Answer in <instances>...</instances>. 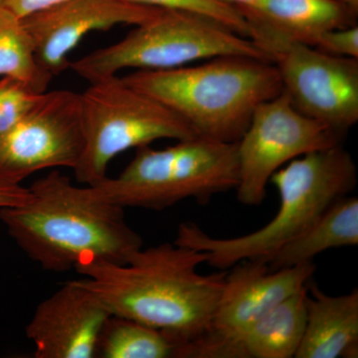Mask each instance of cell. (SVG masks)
Wrapping results in <instances>:
<instances>
[{"mask_svg":"<svg viewBox=\"0 0 358 358\" xmlns=\"http://www.w3.org/2000/svg\"><path fill=\"white\" fill-rule=\"evenodd\" d=\"M207 259L173 242L141 248L124 265L92 262L75 270L110 315L159 329L176 352L208 331L223 291L225 271L199 272Z\"/></svg>","mask_w":358,"mask_h":358,"instance_id":"6da1fadb","label":"cell"},{"mask_svg":"<svg viewBox=\"0 0 358 358\" xmlns=\"http://www.w3.org/2000/svg\"><path fill=\"white\" fill-rule=\"evenodd\" d=\"M31 199L0 209V219L23 252L52 272L106 262L124 265L143 248L140 234L127 223L124 209L77 186L60 171L32 183Z\"/></svg>","mask_w":358,"mask_h":358,"instance_id":"7a4b0ae2","label":"cell"},{"mask_svg":"<svg viewBox=\"0 0 358 358\" xmlns=\"http://www.w3.org/2000/svg\"><path fill=\"white\" fill-rule=\"evenodd\" d=\"M122 78L182 117L197 136L223 143H238L257 108L282 93L274 63L251 56H221Z\"/></svg>","mask_w":358,"mask_h":358,"instance_id":"3957f363","label":"cell"},{"mask_svg":"<svg viewBox=\"0 0 358 358\" xmlns=\"http://www.w3.org/2000/svg\"><path fill=\"white\" fill-rule=\"evenodd\" d=\"M357 166L341 143L294 159L270 182L279 192L275 217L243 236L214 238L195 223L178 226L174 243L206 252L207 262L220 271L246 260L265 262L275 252L308 229L336 200L357 185Z\"/></svg>","mask_w":358,"mask_h":358,"instance_id":"277c9868","label":"cell"},{"mask_svg":"<svg viewBox=\"0 0 358 358\" xmlns=\"http://www.w3.org/2000/svg\"><path fill=\"white\" fill-rule=\"evenodd\" d=\"M239 182L237 143L195 136L162 150L145 145L115 178L94 185L110 203L162 210L185 199L204 204Z\"/></svg>","mask_w":358,"mask_h":358,"instance_id":"5b68a950","label":"cell"},{"mask_svg":"<svg viewBox=\"0 0 358 358\" xmlns=\"http://www.w3.org/2000/svg\"><path fill=\"white\" fill-rule=\"evenodd\" d=\"M229 55L268 60L251 40L217 21L189 11L164 9L117 43L71 61L69 69L94 83L117 76L122 70L174 69Z\"/></svg>","mask_w":358,"mask_h":358,"instance_id":"8992f818","label":"cell"},{"mask_svg":"<svg viewBox=\"0 0 358 358\" xmlns=\"http://www.w3.org/2000/svg\"><path fill=\"white\" fill-rule=\"evenodd\" d=\"M80 106L84 148L73 171L81 185L102 182L110 162L131 148L197 136L182 117L122 77L90 83L80 94Z\"/></svg>","mask_w":358,"mask_h":358,"instance_id":"52a82bcc","label":"cell"},{"mask_svg":"<svg viewBox=\"0 0 358 358\" xmlns=\"http://www.w3.org/2000/svg\"><path fill=\"white\" fill-rule=\"evenodd\" d=\"M324 124L301 114L282 93L261 103L237 143V199L246 206L262 204L271 178L294 159L341 143Z\"/></svg>","mask_w":358,"mask_h":358,"instance_id":"ba28073f","label":"cell"},{"mask_svg":"<svg viewBox=\"0 0 358 358\" xmlns=\"http://www.w3.org/2000/svg\"><path fill=\"white\" fill-rule=\"evenodd\" d=\"M83 148L80 94L46 92L31 112L0 136V178L21 185L44 169H74Z\"/></svg>","mask_w":358,"mask_h":358,"instance_id":"9c48e42d","label":"cell"},{"mask_svg":"<svg viewBox=\"0 0 358 358\" xmlns=\"http://www.w3.org/2000/svg\"><path fill=\"white\" fill-rule=\"evenodd\" d=\"M282 92L294 108L341 138L358 122V59L296 45L274 59Z\"/></svg>","mask_w":358,"mask_h":358,"instance_id":"30bf717a","label":"cell"},{"mask_svg":"<svg viewBox=\"0 0 358 358\" xmlns=\"http://www.w3.org/2000/svg\"><path fill=\"white\" fill-rule=\"evenodd\" d=\"M231 268L208 331L182 346L181 357L197 358L207 346L243 331L307 287L315 272L313 262L273 271L262 261L246 260Z\"/></svg>","mask_w":358,"mask_h":358,"instance_id":"8fae6325","label":"cell"},{"mask_svg":"<svg viewBox=\"0 0 358 358\" xmlns=\"http://www.w3.org/2000/svg\"><path fill=\"white\" fill-rule=\"evenodd\" d=\"M162 10L127 0H64L22 20L40 66L54 78L69 69L70 54L90 33L140 25Z\"/></svg>","mask_w":358,"mask_h":358,"instance_id":"7c38bea8","label":"cell"},{"mask_svg":"<svg viewBox=\"0 0 358 358\" xmlns=\"http://www.w3.org/2000/svg\"><path fill=\"white\" fill-rule=\"evenodd\" d=\"M110 313L81 279L39 303L25 329L36 358H93Z\"/></svg>","mask_w":358,"mask_h":358,"instance_id":"4fadbf2b","label":"cell"},{"mask_svg":"<svg viewBox=\"0 0 358 358\" xmlns=\"http://www.w3.org/2000/svg\"><path fill=\"white\" fill-rule=\"evenodd\" d=\"M237 9L248 38L272 62L291 47H315L324 33L357 25L358 10L339 0H259Z\"/></svg>","mask_w":358,"mask_h":358,"instance_id":"5bb4252c","label":"cell"},{"mask_svg":"<svg viewBox=\"0 0 358 358\" xmlns=\"http://www.w3.org/2000/svg\"><path fill=\"white\" fill-rule=\"evenodd\" d=\"M308 285L243 331L207 346L199 358H293L307 320Z\"/></svg>","mask_w":358,"mask_h":358,"instance_id":"9a60e30c","label":"cell"},{"mask_svg":"<svg viewBox=\"0 0 358 358\" xmlns=\"http://www.w3.org/2000/svg\"><path fill=\"white\" fill-rule=\"evenodd\" d=\"M305 333L296 358L357 357L358 291L329 296L308 284Z\"/></svg>","mask_w":358,"mask_h":358,"instance_id":"2e32d148","label":"cell"},{"mask_svg":"<svg viewBox=\"0 0 358 358\" xmlns=\"http://www.w3.org/2000/svg\"><path fill=\"white\" fill-rule=\"evenodd\" d=\"M358 244V199L343 196L334 201L301 235L284 245L266 261L270 270L313 262L329 249Z\"/></svg>","mask_w":358,"mask_h":358,"instance_id":"e0dca14e","label":"cell"},{"mask_svg":"<svg viewBox=\"0 0 358 358\" xmlns=\"http://www.w3.org/2000/svg\"><path fill=\"white\" fill-rule=\"evenodd\" d=\"M0 77L10 78L44 93L53 77L40 66L22 18L0 3Z\"/></svg>","mask_w":358,"mask_h":358,"instance_id":"ac0fdd59","label":"cell"},{"mask_svg":"<svg viewBox=\"0 0 358 358\" xmlns=\"http://www.w3.org/2000/svg\"><path fill=\"white\" fill-rule=\"evenodd\" d=\"M176 348V343L159 329L110 315L99 336L95 357H173Z\"/></svg>","mask_w":358,"mask_h":358,"instance_id":"d6986e66","label":"cell"},{"mask_svg":"<svg viewBox=\"0 0 358 358\" xmlns=\"http://www.w3.org/2000/svg\"><path fill=\"white\" fill-rule=\"evenodd\" d=\"M140 6L164 10H182L199 13L217 21L233 31L248 38V26L236 7L222 0H127ZM249 39V38H248Z\"/></svg>","mask_w":358,"mask_h":358,"instance_id":"ffe728a7","label":"cell"},{"mask_svg":"<svg viewBox=\"0 0 358 358\" xmlns=\"http://www.w3.org/2000/svg\"><path fill=\"white\" fill-rule=\"evenodd\" d=\"M46 92L36 93L16 80L1 78L0 79V136L13 128L28 113L31 112L43 99Z\"/></svg>","mask_w":358,"mask_h":358,"instance_id":"44dd1931","label":"cell"},{"mask_svg":"<svg viewBox=\"0 0 358 358\" xmlns=\"http://www.w3.org/2000/svg\"><path fill=\"white\" fill-rule=\"evenodd\" d=\"M315 48L336 57L358 59V25L324 33Z\"/></svg>","mask_w":358,"mask_h":358,"instance_id":"7402d4cb","label":"cell"},{"mask_svg":"<svg viewBox=\"0 0 358 358\" xmlns=\"http://www.w3.org/2000/svg\"><path fill=\"white\" fill-rule=\"evenodd\" d=\"M31 199L29 187L0 178V209L20 206Z\"/></svg>","mask_w":358,"mask_h":358,"instance_id":"603a6c76","label":"cell"},{"mask_svg":"<svg viewBox=\"0 0 358 358\" xmlns=\"http://www.w3.org/2000/svg\"><path fill=\"white\" fill-rule=\"evenodd\" d=\"M62 1L64 0H3L2 3L21 18H24L30 14L37 13L47 7L55 6Z\"/></svg>","mask_w":358,"mask_h":358,"instance_id":"cb8c5ba5","label":"cell"},{"mask_svg":"<svg viewBox=\"0 0 358 358\" xmlns=\"http://www.w3.org/2000/svg\"><path fill=\"white\" fill-rule=\"evenodd\" d=\"M222 1L238 8V7L251 6L259 0H222Z\"/></svg>","mask_w":358,"mask_h":358,"instance_id":"d4e9b609","label":"cell"},{"mask_svg":"<svg viewBox=\"0 0 358 358\" xmlns=\"http://www.w3.org/2000/svg\"><path fill=\"white\" fill-rule=\"evenodd\" d=\"M339 1L343 2V3L348 4V6L358 10V0H339Z\"/></svg>","mask_w":358,"mask_h":358,"instance_id":"484cf974","label":"cell"},{"mask_svg":"<svg viewBox=\"0 0 358 358\" xmlns=\"http://www.w3.org/2000/svg\"><path fill=\"white\" fill-rule=\"evenodd\" d=\"M3 2V0H0V3H2Z\"/></svg>","mask_w":358,"mask_h":358,"instance_id":"4316f807","label":"cell"}]
</instances>
